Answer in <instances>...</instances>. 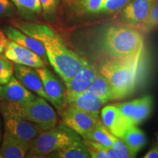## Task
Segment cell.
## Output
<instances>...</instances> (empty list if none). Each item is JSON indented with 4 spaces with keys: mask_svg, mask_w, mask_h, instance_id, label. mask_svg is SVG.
<instances>
[{
    "mask_svg": "<svg viewBox=\"0 0 158 158\" xmlns=\"http://www.w3.org/2000/svg\"><path fill=\"white\" fill-rule=\"evenodd\" d=\"M12 26L39 40L44 46L48 62L64 82L69 81L89 62L70 50L58 35L44 23L13 20Z\"/></svg>",
    "mask_w": 158,
    "mask_h": 158,
    "instance_id": "6da1fadb",
    "label": "cell"
},
{
    "mask_svg": "<svg viewBox=\"0 0 158 158\" xmlns=\"http://www.w3.org/2000/svg\"><path fill=\"white\" fill-rule=\"evenodd\" d=\"M142 51L143 48L124 58L108 59L99 68L110 83L112 100L125 98L133 92Z\"/></svg>",
    "mask_w": 158,
    "mask_h": 158,
    "instance_id": "7a4b0ae2",
    "label": "cell"
},
{
    "mask_svg": "<svg viewBox=\"0 0 158 158\" xmlns=\"http://www.w3.org/2000/svg\"><path fill=\"white\" fill-rule=\"evenodd\" d=\"M99 45L109 59H121L132 56L143 48V38L135 28L112 25L102 31Z\"/></svg>",
    "mask_w": 158,
    "mask_h": 158,
    "instance_id": "3957f363",
    "label": "cell"
},
{
    "mask_svg": "<svg viewBox=\"0 0 158 158\" xmlns=\"http://www.w3.org/2000/svg\"><path fill=\"white\" fill-rule=\"evenodd\" d=\"M2 112L3 115L16 116L33 122L42 130L51 129L57 124L54 108L41 97L21 103L7 101L2 106Z\"/></svg>",
    "mask_w": 158,
    "mask_h": 158,
    "instance_id": "277c9868",
    "label": "cell"
},
{
    "mask_svg": "<svg viewBox=\"0 0 158 158\" xmlns=\"http://www.w3.org/2000/svg\"><path fill=\"white\" fill-rule=\"evenodd\" d=\"M80 135L64 124L43 130L30 144L27 157H45L54 152L81 141Z\"/></svg>",
    "mask_w": 158,
    "mask_h": 158,
    "instance_id": "5b68a950",
    "label": "cell"
},
{
    "mask_svg": "<svg viewBox=\"0 0 158 158\" xmlns=\"http://www.w3.org/2000/svg\"><path fill=\"white\" fill-rule=\"evenodd\" d=\"M130 0H64L68 8L77 16H93L114 13L127 5Z\"/></svg>",
    "mask_w": 158,
    "mask_h": 158,
    "instance_id": "8992f818",
    "label": "cell"
},
{
    "mask_svg": "<svg viewBox=\"0 0 158 158\" xmlns=\"http://www.w3.org/2000/svg\"><path fill=\"white\" fill-rule=\"evenodd\" d=\"M62 123L84 138L100 123V118L94 117L89 114L78 109L73 106H65L60 112Z\"/></svg>",
    "mask_w": 158,
    "mask_h": 158,
    "instance_id": "52a82bcc",
    "label": "cell"
},
{
    "mask_svg": "<svg viewBox=\"0 0 158 158\" xmlns=\"http://www.w3.org/2000/svg\"><path fill=\"white\" fill-rule=\"evenodd\" d=\"M155 2V0H130L120 14V21L124 26L138 29L145 22Z\"/></svg>",
    "mask_w": 158,
    "mask_h": 158,
    "instance_id": "ba28073f",
    "label": "cell"
},
{
    "mask_svg": "<svg viewBox=\"0 0 158 158\" xmlns=\"http://www.w3.org/2000/svg\"><path fill=\"white\" fill-rule=\"evenodd\" d=\"M48 101L61 112L65 106V90L55 75L45 68H37Z\"/></svg>",
    "mask_w": 158,
    "mask_h": 158,
    "instance_id": "9c48e42d",
    "label": "cell"
},
{
    "mask_svg": "<svg viewBox=\"0 0 158 158\" xmlns=\"http://www.w3.org/2000/svg\"><path fill=\"white\" fill-rule=\"evenodd\" d=\"M122 115L133 125H137L150 115L152 106V98L147 95L130 102L116 104Z\"/></svg>",
    "mask_w": 158,
    "mask_h": 158,
    "instance_id": "30bf717a",
    "label": "cell"
},
{
    "mask_svg": "<svg viewBox=\"0 0 158 158\" xmlns=\"http://www.w3.org/2000/svg\"><path fill=\"white\" fill-rule=\"evenodd\" d=\"M3 116L5 118V129L15 137L29 145L43 131L36 124L24 118L8 115Z\"/></svg>",
    "mask_w": 158,
    "mask_h": 158,
    "instance_id": "8fae6325",
    "label": "cell"
},
{
    "mask_svg": "<svg viewBox=\"0 0 158 158\" xmlns=\"http://www.w3.org/2000/svg\"><path fill=\"white\" fill-rule=\"evenodd\" d=\"M99 73V69L95 65L89 62L87 64L83 67L69 81L64 82L66 86L65 98L83 93L94 82Z\"/></svg>",
    "mask_w": 158,
    "mask_h": 158,
    "instance_id": "7c38bea8",
    "label": "cell"
},
{
    "mask_svg": "<svg viewBox=\"0 0 158 158\" xmlns=\"http://www.w3.org/2000/svg\"><path fill=\"white\" fill-rule=\"evenodd\" d=\"M5 56L11 62L35 68H45V62L34 51L21 46L9 39L4 51Z\"/></svg>",
    "mask_w": 158,
    "mask_h": 158,
    "instance_id": "4fadbf2b",
    "label": "cell"
},
{
    "mask_svg": "<svg viewBox=\"0 0 158 158\" xmlns=\"http://www.w3.org/2000/svg\"><path fill=\"white\" fill-rule=\"evenodd\" d=\"M102 123L116 137L121 138L129 127L133 126L114 106H107L101 110Z\"/></svg>",
    "mask_w": 158,
    "mask_h": 158,
    "instance_id": "5bb4252c",
    "label": "cell"
},
{
    "mask_svg": "<svg viewBox=\"0 0 158 158\" xmlns=\"http://www.w3.org/2000/svg\"><path fill=\"white\" fill-rule=\"evenodd\" d=\"M14 73L15 78L26 88L48 101V96L45 93L42 81L37 70L31 67L16 64L14 66Z\"/></svg>",
    "mask_w": 158,
    "mask_h": 158,
    "instance_id": "9a60e30c",
    "label": "cell"
},
{
    "mask_svg": "<svg viewBox=\"0 0 158 158\" xmlns=\"http://www.w3.org/2000/svg\"><path fill=\"white\" fill-rule=\"evenodd\" d=\"M4 33L10 40L34 51L47 63L48 57L43 45L34 37L27 35L13 26H5L3 28Z\"/></svg>",
    "mask_w": 158,
    "mask_h": 158,
    "instance_id": "2e32d148",
    "label": "cell"
},
{
    "mask_svg": "<svg viewBox=\"0 0 158 158\" xmlns=\"http://www.w3.org/2000/svg\"><path fill=\"white\" fill-rule=\"evenodd\" d=\"M64 102L65 106H73L97 118H99L100 108L105 104L100 98L86 93H81L65 98Z\"/></svg>",
    "mask_w": 158,
    "mask_h": 158,
    "instance_id": "e0dca14e",
    "label": "cell"
},
{
    "mask_svg": "<svg viewBox=\"0 0 158 158\" xmlns=\"http://www.w3.org/2000/svg\"><path fill=\"white\" fill-rule=\"evenodd\" d=\"M30 145L12 135L5 129L0 152L5 158H22L27 155Z\"/></svg>",
    "mask_w": 158,
    "mask_h": 158,
    "instance_id": "ac0fdd59",
    "label": "cell"
},
{
    "mask_svg": "<svg viewBox=\"0 0 158 158\" xmlns=\"http://www.w3.org/2000/svg\"><path fill=\"white\" fill-rule=\"evenodd\" d=\"M3 98L8 102L21 103L33 100L37 97L13 76L3 87Z\"/></svg>",
    "mask_w": 158,
    "mask_h": 158,
    "instance_id": "d6986e66",
    "label": "cell"
},
{
    "mask_svg": "<svg viewBox=\"0 0 158 158\" xmlns=\"http://www.w3.org/2000/svg\"><path fill=\"white\" fill-rule=\"evenodd\" d=\"M120 138L127 146L134 157L146 144L145 134L141 130L136 127V125H133L128 128Z\"/></svg>",
    "mask_w": 158,
    "mask_h": 158,
    "instance_id": "ffe728a7",
    "label": "cell"
},
{
    "mask_svg": "<svg viewBox=\"0 0 158 158\" xmlns=\"http://www.w3.org/2000/svg\"><path fill=\"white\" fill-rule=\"evenodd\" d=\"M83 93L92 94V95L100 98L104 102V103L112 100L111 87L108 79L103 75L99 73L87 89L85 90Z\"/></svg>",
    "mask_w": 158,
    "mask_h": 158,
    "instance_id": "44dd1931",
    "label": "cell"
},
{
    "mask_svg": "<svg viewBox=\"0 0 158 158\" xmlns=\"http://www.w3.org/2000/svg\"><path fill=\"white\" fill-rule=\"evenodd\" d=\"M48 157L59 158H89L90 157L87 148L84 142L76 141L70 145L54 152L48 156Z\"/></svg>",
    "mask_w": 158,
    "mask_h": 158,
    "instance_id": "7402d4cb",
    "label": "cell"
},
{
    "mask_svg": "<svg viewBox=\"0 0 158 158\" xmlns=\"http://www.w3.org/2000/svg\"><path fill=\"white\" fill-rule=\"evenodd\" d=\"M116 136L114 135L102 122H100L97 127L84 136V140H90L102 144L106 147H112Z\"/></svg>",
    "mask_w": 158,
    "mask_h": 158,
    "instance_id": "603a6c76",
    "label": "cell"
},
{
    "mask_svg": "<svg viewBox=\"0 0 158 158\" xmlns=\"http://www.w3.org/2000/svg\"><path fill=\"white\" fill-rule=\"evenodd\" d=\"M16 6L20 13L26 18H31L35 15H40L42 7L40 0H11Z\"/></svg>",
    "mask_w": 158,
    "mask_h": 158,
    "instance_id": "cb8c5ba5",
    "label": "cell"
},
{
    "mask_svg": "<svg viewBox=\"0 0 158 158\" xmlns=\"http://www.w3.org/2000/svg\"><path fill=\"white\" fill-rule=\"evenodd\" d=\"M14 73L13 63L5 56L0 55V85H5L10 81Z\"/></svg>",
    "mask_w": 158,
    "mask_h": 158,
    "instance_id": "d4e9b609",
    "label": "cell"
},
{
    "mask_svg": "<svg viewBox=\"0 0 158 158\" xmlns=\"http://www.w3.org/2000/svg\"><path fill=\"white\" fill-rule=\"evenodd\" d=\"M158 27V1H156L151 13L143 24L138 29V31L147 33Z\"/></svg>",
    "mask_w": 158,
    "mask_h": 158,
    "instance_id": "484cf974",
    "label": "cell"
},
{
    "mask_svg": "<svg viewBox=\"0 0 158 158\" xmlns=\"http://www.w3.org/2000/svg\"><path fill=\"white\" fill-rule=\"evenodd\" d=\"M84 143L87 148L90 157L108 158L107 153L106 152V147L98 143V142L90 141V140H84Z\"/></svg>",
    "mask_w": 158,
    "mask_h": 158,
    "instance_id": "4316f807",
    "label": "cell"
},
{
    "mask_svg": "<svg viewBox=\"0 0 158 158\" xmlns=\"http://www.w3.org/2000/svg\"><path fill=\"white\" fill-rule=\"evenodd\" d=\"M112 148L115 152L117 158L134 157L129 148L120 138H115L113 145H112Z\"/></svg>",
    "mask_w": 158,
    "mask_h": 158,
    "instance_id": "83f0119b",
    "label": "cell"
},
{
    "mask_svg": "<svg viewBox=\"0 0 158 158\" xmlns=\"http://www.w3.org/2000/svg\"><path fill=\"white\" fill-rule=\"evenodd\" d=\"M45 18L51 19L56 14L59 0H40Z\"/></svg>",
    "mask_w": 158,
    "mask_h": 158,
    "instance_id": "f1b7e54d",
    "label": "cell"
},
{
    "mask_svg": "<svg viewBox=\"0 0 158 158\" xmlns=\"http://www.w3.org/2000/svg\"><path fill=\"white\" fill-rule=\"evenodd\" d=\"M14 14L15 7L13 2L0 0V17H13Z\"/></svg>",
    "mask_w": 158,
    "mask_h": 158,
    "instance_id": "f546056e",
    "label": "cell"
},
{
    "mask_svg": "<svg viewBox=\"0 0 158 158\" xmlns=\"http://www.w3.org/2000/svg\"><path fill=\"white\" fill-rule=\"evenodd\" d=\"M9 41V38L6 36L3 31L0 30V54L5 50L6 45Z\"/></svg>",
    "mask_w": 158,
    "mask_h": 158,
    "instance_id": "4dcf8cb0",
    "label": "cell"
},
{
    "mask_svg": "<svg viewBox=\"0 0 158 158\" xmlns=\"http://www.w3.org/2000/svg\"><path fill=\"white\" fill-rule=\"evenodd\" d=\"M143 158H158V147H154L143 156Z\"/></svg>",
    "mask_w": 158,
    "mask_h": 158,
    "instance_id": "1f68e13d",
    "label": "cell"
},
{
    "mask_svg": "<svg viewBox=\"0 0 158 158\" xmlns=\"http://www.w3.org/2000/svg\"><path fill=\"white\" fill-rule=\"evenodd\" d=\"M3 98V87L2 85H0V100Z\"/></svg>",
    "mask_w": 158,
    "mask_h": 158,
    "instance_id": "d6a6232c",
    "label": "cell"
},
{
    "mask_svg": "<svg viewBox=\"0 0 158 158\" xmlns=\"http://www.w3.org/2000/svg\"><path fill=\"white\" fill-rule=\"evenodd\" d=\"M1 137H2V132H1V122H0V141H1Z\"/></svg>",
    "mask_w": 158,
    "mask_h": 158,
    "instance_id": "836d02e7",
    "label": "cell"
},
{
    "mask_svg": "<svg viewBox=\"0 0 158 158\" xmlns=\"http://www.w3.org/2000/svg\"><path fill=\"white\" fill-rule=\"evenodd\" d=\"M3 157V156H2V153L0 152V158H2Z\"/></svg>",
    "mask_w": 158,
    "mask_h": 158,
    "instance_id": "e575fe53",
    "label": "cell"
},
{
    "mask_svg": "<svg viewBox=\"0 0 158 158\" xmlns=\"http://www.w3.org/2000/svg\"><path fill=\"white\" fill-rule=\"evenodd\" d=\"M155 2H156V1H158V0H155Z\"/></svg>",
    "mask_w": 158,
    "mask_h": 158,
    "instance_id": "d590c367",
    "label": "cell"
},
{
    "mask_svg": "<svg viewBox=\"0 0 158 158\" xmlns=\"http://www.w3.org/2000/svg\"><path fill=\"white\" fill-rule=\"evenodd\" d=\"M157 144H158V139H157Z\"/></svg>",
    "mask_w": 158,
    "mask_h": 158,
    "instance_id": "8d00e7d4",
    "label": "cell"
}]
</instances>
